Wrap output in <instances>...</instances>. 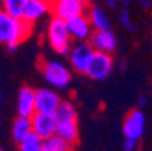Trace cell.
<instances>
[{
  "mask_svg": "<svg viewBox=\"0 0 152 151\" xmlns=\"http://www.w3.org/2000/svg\"><path fill=\"white\" fill-rule=\"evenodd\" d=\"M32 26L33 24H30L29 21L15 18L9 15L3 8H0V42L6 44L9 52L15 50L20 42L29 38Z\"/></svg>",
  "mask_w": 152,
  "mask_h": 151,
  "instance_id": "6da1fadb",
  "label": "cell"
},
{
  "mask_svg": "<svg viewBox=\"0 0 152 151\" xmlns=\"http://www.w3.org/2000/svg\"><path fill=\"white\" fill-rule=\"evenodd\" d=\"M47 39L50 47L57 52L59 55H69L71 47L74 44V39L68 30V24L66 21L53 17L48 21V27H47Z\"/></svg>",
  "mask_w": 152,
  "mask_h": 151,
  "instance_id": "7a4b0ae2",
  "label": "cell"
},
{
  "mask_svg": "<svg viewBox=\"0 0 152 151\" xmlns=\"http://www.w3.org/2000/svg\"><path fill=\"white\" fill-rule=\"evenodd\" d=\"M41 73L44 76V79L57 89H65L68 88V85L71 82V71L65 63L59 60H48L44 59L39 63Z\"/></svg>",
  "mask_w": 152,
  "mask_h": 151,
  "instance_id": "3957f363",
  "label": "cell"
},
{
  "mask_svg": "<svg viewBox=\"0 0 152 151\" xmlns=\"http://www.w3.org/2000/svg\"><path fill=\"white\" fill-rule=\"evenodd\" d=\"M94 55H95V50L89 41H74L68 56H69V62H71L72 68L77 73L86 74Z\"/></svg>",
  "mask_w": 152,
  "mask_h": 151,
  "instance_id": "277c9868",
  "label": "cell"
},
{
  "mask_svg": "<svg viewBox=\"0 0 152 151\" xmlns=\"http://www.w3.org/2000/svg\"><path fill=\"white\" fill-rule=\"evenodd\" d=\"M112 71H113L112 55L110 53H102V52H95L86 74L94 80H104L112 74Z\"/></svg>",
  "mask_w": 152,
  "mask_h": 151,
  "instance_id": "5b68a950",
  "label": "cell"
},
{
  "mask_svg": "<svg viewBox=\"0 0 152 151\" xmlns=\"http://www.w3.org/2000/svg\"><path fill=\"white\" fill-rule=\"evenodd\" d=\"M32 125H33V133H36L41 139H50L56 135L57 128V118L54 113H42L36 112L32 116Z\"/></svg>",
  "mask_w": 152,
  "mask_h": 151,
  "instance_id": "8992f818",
  "label": "cell"
},
{
  "mask_svg": "<svg viewBox=\"0 0 152 151\" xmlns=\"http://www.w3.org/2000/svg\"><path fill=\"white\" fill-rule=\"evenodd\" d=\"M50 5L53 15L65 21L83 15L86 9V5L77 2V0H50Z\"/></svg>",
  "mask_w": 152,
  "mask_h": 151,
  "instance_id": "52a82bcc",
  "label": "cell"
},
{
  "mask_svg": "<svg viewBox=\"0 0 152 151\" xmlns=\"http://www.w3.org/2000/svg\"><path fill=\"white\" fill-rule=\"evenodd\" d=\"M122 132L125 139L139 141L145 132V115L139 109H133L129 112L122 124Z\"/></svg>",
  "mask_w": 152,
  "mask_h": 151,
  "instance_id": "ba28073f",
  "label": "cell"
},
{
  "mask_svg": "<svg viewBox=\"0 0 152 151\" xmlns=\"http://www.w3.org/2000/svg\"><path fill=\"white\" fill-rule=\"evenodd\" d=\"M66 24H68V30H69L74 41H89V38L94 33V30H92L94 27L91 24V20L84 14L68 20Z\"/></svg>",
  "mask_w": 152,
  "mask_h": 151,
  "instance_id": "9c48e42d",
  "label": "cell"
},
{
  "mask_svg": "<svg viewBox=\"0 0 152 151\" xmlns=\"http://www.w3.org/2000/svg\"><path fill=\"white\" fill-rule=\"evenodd\" d=\"M60 103L62 100L56 91L48 89V88L36 89V112L54 113Z\"/></svg>",
  "mask_w": 152,
  "mask_h": 151,
  "instance_id": "30bf717a",
  "label": "cell"
},
{
  "mask_svg": "<svg viewBox=\"0 0 152 151\" xmlns=\"http://www.w3.org/2000/svg\"><path fill=\"white\" fill-rule=\"evenodd\" d=\"M91 46L94 47L95 52H102V53H113L116 50L118 41L113 32L108 30H94L92 36L89 38Z\"/></svg>",
  "mask_w": 152,
  "mask_h": 151,
  "instance_id": "8fae6325",
  "label": "cell"
},
{
  "mask_svg": "<svg viewBox=\"0 0 152 151\" xmlns=\"http://www.w3.org/2000/svg\"><path fill=\"white\" fill-rule=\"evenodd\" d=\"M17 109L20 116L32 118L36 113V91L30 86H23L18 92V103Z\"/></svg>",
  "mask_w": 152,
  "mask_h": 151,
  "instance_id": "7c38bea8",
  "label": "cell"
},
{
  "mask_svg": "<svg viewBox=\"0 0 152 151\" xmlns=\"http://www.w3.org/2000/svg\"><path fill=\"white\" fill-rule=\"evenodd\" d=\"M48 12H51V5L48 0H27L23 20L29 21L30 24H35Z\"/></svg>",
  "mask_w": 152,
  "mask_h": 151,
  "instance_id": "4fadbf2b",
  "label": "cell"
},
{
  "mask_svg": "<svg viewBox=\"0 0 152 151\" xmlns=\"http://www.w3.org/2000/svg\"><path fill=\"white\" fill-rule=\"evenodd\" d=\"M33 132L32 125V118L29 116H17L14 124H12V138L17 144H20L24 138H27Z\"/></svg>",
  "mask_w": 152,
  "mask_h": 151,
  "instance_id": "5bb4252c",
  "label": "cell"
},
{
  "mask_svg": "<svg viewBox=\"0 0 152 151\" xmlns=\"http://www.w3.org/2000/svg\"><path fill=\"white\" fill-rule=\"evenodd\" d=\"M56 135L66 139L71 144H75L78 139V124L77 121H57Z\"/></svg>",
  "mask_w": 152,
  "mask_h": 151,
  "instance_id": "9a60e30c",
  "label": "cell"
},
{
  "mask_svg": "<svg viewBox=\"0 0 152 151\" xmlns=\"http://www.w3.org/2000/svg\"><path fill=\"white\" fill-rule=\"evenodd\" d=\"M88 17L91 20V24H92L94 30H108L110 29V20H108V17L102 8L92 6L88 12Z\"/></svg>",
  "mask_w": 152,
  "mask_h": 151,
  "instance_id": "2e32d148",
  "label": "cell"
},
{
  "mask_svg": "<svg viewBox=\"0 0 152 151\" xmlns=\"http://www.w3.org/2000/svg\"><path fill=\"white\" fill-rule=\"evenodd\" d=\"M54 115L57 121H77V110L71 101H62Z\"/></svg>",
  "mask_w": 152,
  "mask_h": 151,
  "instance_id": "e0dca14e",
  "label": "cell"
},
{
  "mask_svg": "<svg viewBox=\"0 0 152 151\" xmlns=\"http://www.w3.org/2000/svg\"><path fill=\"white\" fill-rule=\"evenodd\" d=\"M44 139H41L36 133H30L27 138H24L18 144L20 151H42L44 150Z\"/></svg>",
  "mask_w": 152,
  "mask_h": 151,
  "instance_id": "ac0fdd59",
  "label": "cell"
},
{
  "mask_svg": "<svg viewBox=\"0 0 152 151\" xmlns=\"http://www.w3.org/2000/svg\"><path fill=\"white\" fill-rule=\"evenodd\" d=\"M72 145L71 142H68L66 139H63L57 135L51 136L50 139H47L44 142V148L50 150V151H72Z\"/></svg>",
  "mask_w": 152,
  "mask_h": 151,
  "instance_id": "d6986e66",
  "label": "cell"
},
{
  "mask_svg": "<svg viewBox=\"0 0 152 151\" xmlns=\"http://www.w3.org/2000/svg\"><path fill=\"white\" fill-rule=\"evenodd\" d=\"M26 3H27V0H6L2 5V8L15 18H23Z\"/></svg>",
  "mask_w": 152,
  "mask_h": 151,
  "instance_id": "ffe728a7",
  "label": "cell"
},
{
  "mask_svg": "<svg viewBox=\"0 0 152 151\" xmlns=\"http://www.w3.org/2000/svg\"><path fill=\"white\" fill-rule=\"evenodd\" d=\"M119 18H121V23H122L128 30H134V26H133V21H131V17H129L128 9H122V12H121Z\"/></svg>",
  "mask_w": 152,
  "mask_h": 151,
  "instance_id": "44dd1931",
  "label": "cell"
},
{
  "mask_svg": "<svg viewBox=\"0 0 152 151\" xmlns=\"http://www.w3.org/2000/svg\"><path fill=\"white\" fill-rule=\"evenodd\" d=\"M136 148H137V141H134V139H125L124 151H134Z\"/></svg>",
  "mask_w": 152,
  "mask_h": 151,
  "instance_id": "7402d4cb",
  "label": "cell"
},
{
  "mask_svg": "<svg viewBox=\"0 0 152 151\" xmlns=\"http://www.w3.org/2000/svg\"><path fill=\"white\" fill-rule=\"evenodd\" d=\"M139 104H140V106H145V104H146V98H145V95H142V97H140Z\"/></svg>",
  "mask_w": 152,
  "mask_h": 151,
  "instance_id": "603a6c76",
  "label": "cell"
},
{
  "mask_svg": "<svg viewBox=\"0 0 152 151\" xmlns=\"http://www.w3.org/2000/svg\"><path fill=\"white\" fill-rule=\"evenodd\" d=\"M119 2H121V3H124V5H128L129 2H131V0H119Z\"/></svg>",
  "mask_w": 152,
  "mask_h": 151,
  "instance_id": "cb8c5ba5",
  "label": "cell"
},
{
  "mask_svg": "<svg viewBox=\"0 0 152 151\" xmlns=\"http://www.w3.org/2000/svg\"><path fill=\"white\" fill-rule=\"evenodd\" d=\"M77 2H80V3H83V5H88L89 0H77Z\"/></svg>",
  "mask_w": 152,
  "mask_h": 151,
  "instance_id": "d4e9b609",
  "label": "cell"
},
{
  "mask_svg": "<svg viewBox=\"0 0 152 151\" xmlns=\"http://www.w3.org/2000/svg\"><path fill=\"white\" fill-rule=\"evenodd\" d=\"M5 2H6V0H0V3H2V5H3V3H5Z\"/></svg>",
  "mask_w": 152,
  "mask_h": 151,
  "instance_id": "484cf974",
  "label": "cell"
},
{
  "mask_svg": "<svg viewBox=\"0 0 152 151\" xmlns=\"http://www.w3.org/2000/svg\"><path fill=\"white\" fill-rule=\"evenodd\" d=\"M42 151H50V150H47V148H44V150H42Z\"/></svg>",
  "mask_w": 152,
  "mask_h": 151,
  "instance_id": "4316f807",
  "label": "cell"
},
{
  "mask_svg": "<svg viewBox=\"0 0 152 151\" xmlns=\"http://www.w3.org/2000/svg\"><path fill=\"white\" fill-rule=\"evenodd\" d=\"M0 100H2V95H0Z\"/></svg>",
  "mask_w": 152,
  "mask_h": 151,
  "instance_id": "83f0119b",
  "label": "cell"
},
{
  "mask_svg": "<svg viewBox=\"0 0 152 151\" xmlns=\"http://www.w3.org/2000/svg\"><path fill=\"white\" fill-rule=\"evenodd\" d=\"M0 151H3V150H2V148H0Z\"/></svg>",
  "mask_w": 152,
  "mask_h": 151,
  "instance_id": "f1b7e54d",
  "label": "cell"
},
{
  "mask_svg": "<svg viewBox=\"0 0 152 151\" xmlns=\"http://www.w3.org/2000/svg\"><path fill=\"white\" fill-rule=\"evenodd\" d=\"M48 2H50V0H48Z\"/></svg>",
  "mask_w": 152,
  "mask_h": 151,
  "instance_id": "f546056e",
  "label": "cell"
}]
</instances>
